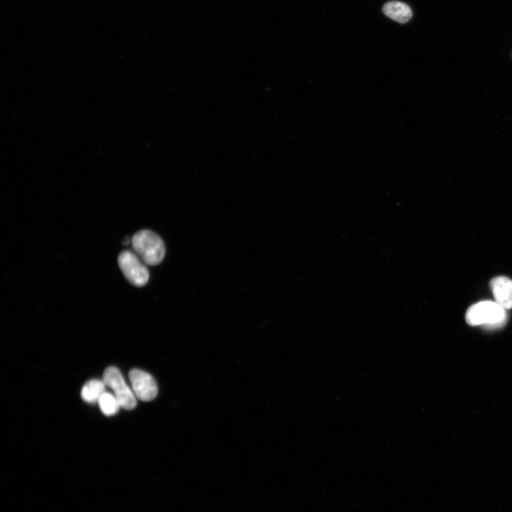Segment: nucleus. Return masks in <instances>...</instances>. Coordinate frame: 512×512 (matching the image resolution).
Listing matches in <instances>:
<instances>
[{"instance_id":"nucleus-1","label":"nucleus","mask_w":512,"mask_h":512,"mask_svg":"<svg viewBox=\"0 0 512 512\" xmlns=\"http://www.w3.org/2000/svg\"><path fill=\"white\" fill-rule=\"evenodd\" d=\"M134 252L147 265H157L164 259L165 247L155 233L144 230L136 233L131 240Z\"/></svg>"},{"instance_id":"nucleus-2","label":"nucleus","mask_w":512,"mask_h":512,"mask_svg":"<svg viewBox=\"0 0 512 512\" xmlns=\"http://www.w3.org/2000/svg\"><path fill=\"white\" fill-rule=\"evenodd\" d=\"M507 320L506 310L496 302L483 301L471 306L466 313V321L471 326H483L497 329Z\"/></svg>"},{"instance_id":"nucleus-3","label":"nucleus","mask_w":512,"mask_h":512,"mask_svg":"<svg viewBox=\"0 0 512 512\" xmlns=\"http://www.w3.org/2000/svg\"><path fill=\"white\" fill-rule=\"evenodd\" d=\"M118 265L127 280L133 286H146L150 277L146 263L134 252L123 251L118 257Z\"/></svg>"},{"instance_id":"nucleus-4","label":"nucleus","mask_w":512,"mask_h":512,"mask_svg":"<svg viewBox=\"0 0 512 512\" xmlns=\"http://www.w3.org/2000/svg\"><path fill=\"white\" fill-rule=\"evenodd\" d=\"M103 381L106 387L111 389L119 401L121 408L132 410L137 406L136 396L132 388L125 382L120 370L115 366L107 368L104 374Z\"/></svg>"},{"instance_id":"nucleus-5","label":"nucleus","mask_w":512,"mask_h":512,"mask_svg":"<svg viewBox=\"0 0 512 512\" xmlns=\"http://www.w3.org/2000/svg\"><path fill=\"white\" fill-rule=\"evenodd\" d=\"M129 379L136 398L144 401H151L156 398L158 394V385L148 372L132 369L130 371Z\"/></svg>"},{"instance_id":"nucleus-6","label":"nucleus","mask_w":512,"mask_h":512,"mask_svg":"<svg viewBox=\"0 0 512 512\" xmlns=\"http://www.w3.org/2000/svg\"><path fill=\"white\" fill-rule=\"evenodd\" d=\"M491 288L495 301L506 310L512 308V281L499 276L491 282Z\"/></svg>"},{"instance_id":"nucleus-7","label":"nucleus","mask_w":512,"mask_h":512,"mask_svg":"<svg viewBox=\"0 0 512 512\" xmlns=\"http://www.w3.org/2000/svg\"><path fill=\"white\" fill-rule=\"evenodd\" d=\"M106 392V386L103 380H92L83 387L81 395L86 403H97Z\"/></svg>"},{"instance_id":"nucleus-8","label":"nucleus","mask_w":512,"mask_h":512,"mask_svg":"<svg viewBox=\"0 0 512 512\" xmlns=\"http://www.w3.org/2000/svg\"><path fill=\"white\" fill-rule=\"evenodd\" d=\"M383 12L388 18L399 23L408 22L413 16L412 11L407 5L396 1L387 4Z\"/></svg>"},{"instance_id":"nucleus-9","label":"nucleus","mask_w":512,"mask_h":512,"mask_svg":"<svg viewBox=\"0 0 512 512\" xmlns=\"http://www.w3.org/2000/svg\"><path fill=\"white\" fill-rule=\"evenodd\" d=\"M98 403L102 413L107 416L116 415L121 408L115 395L107 392L101 397Z\"/></svg>"}]
</instances>
